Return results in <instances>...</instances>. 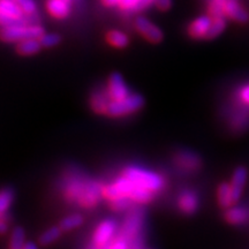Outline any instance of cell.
<instances>
[{"label": "cell", "instance_id": "cell-26", "mask_svg": "<svg viewBox=\"0 0 249 249\" xmlns=\"http://www.w3.org/2000/svg\"><path fill=\"white\" fill-rule=\"evenodd\" d=\"M14 201V191L4 188L0 191V213H6Z\"/></svg>", "mask_w": 249, "mask_h": 249}, {"label": "cell", "instance_id": "cell-29", "mask_svg": "<svg viewBox=\"0 0 249 249\" xmlns=\"http://www.w3.org/2000/svg\"><path fill=\"white\" fill-rule=\"evenodd\" d=\"M226 0H210L209 2V15L211 18H224L225 12H224V5Z\"/></svg>", "mask_w": 249, "mask_h": 249}, {"label": "cell", "instance_id": "cell-14", "mask_svg": "<svg viewBox=\"0 0 249 249\" xmlns=\"http://www.w3.org/2000/svg\"><path fill=\"white\" fill-rule=\"evenodd\" d=\"M71 0H48L46 9L51 17L55 18H65L71 14Z\"/></svg>", "mask_w": 249, "mask_h": 249}, {"label": "cell", "instance_id": "cell-35", "mask_svg": "<svg viewBox=\"0 0 249 249\" xmlns=\"http://www.w3.org/2000/svg\"><path fill=\"white\" fill-rule=\"evenodd\" d=\"M8 230V224L6 220L0 219V234H4V233L7 232Z\"/></svg>", "mask_w": 249, "mask_h": 249}, {"label": "cell", "instance_id": "cell-39", "mask_svg": "<svg viewBox=\"0 0 249 249\" xmlns=\"http://www.w3.org/2000/svg\"><path fill=\"white\" fill-rule=\"evenodd\" d=\"M88 249H102V248L98 247V246H96V245H92L91 247H89Z\"/></svg>", "mask_w": 249, "mask_h": 249}, {"label": "cell", "instance_id": "cell-12", "mask_svg": "<svg viewBox=\"0 0 249 249\" xmlns=\"http://www.w3.org/2000/svg\"><path fill=\"white\" fill-rule=\"evenodd\" d=\"M112 99L108 95L107 89L104 90H98V91H95L91 95V98H90V107L96 113L99 114H107V108L110 107Z\"/></svg>", "mask_w": 249, "mask_h": 249}, {"label": "cell", "instance_id": "cell-30", "mask_svg": "<svg viewBox=\"0 0 249 249\" xmlns=\"http://www.w3.org/2000/svg\"><path fill=\"white\" fill-rule=\"evenodd\" d=\"M226 220L231 224H240L242 222H245V219L247 218V214L244 210L241 209H231L229 210L225 214Z\"/></svg>", "mask_w": 249, "mask_h": 249}, {"label": "cell", "instance_id": "cell-22", "mask_svg": "<svg viewBox=\"0 0 249 249\" xmlns=\"http://www.w3.org/2000/svg\"><path fill=\"white\" fill-rule=\"evenodd\" d=\"M83 224V217L81 216L80 213H73L70 214V216L65 217L64 219L61 220L59 226L62 231H71V230L77 229Z\"/></svg>", "mask_w": 249, "mask_h": 249}, {"label": "cell", "instance_id": "cell-3", "mask_svg": "<svg viewBox=\"0 0 249 249\" xmlns=\"http://www.w3.org/2000/svg\"><path fill=\"white\" fill-rule=\"evenodd\" d=\"M45 31L37 24H11L0 29V39L6 43H18L27 38H40Z\"/></svg>", "mask_w": 249, "mask_h": 249}, {"label": "cell", "instance_id": "cell-34", "mask_svg": "<svg viewBox=\"0 0 249 249\" xmlns=\"http://www.w3.org/2000/svg\"><path fill=\"white\" fill-rule=\"evenodd\" d=\"M102 2L107 7H113V6H119L120 0H102Z\"/></svg>", "mask_w": 249, "mask_h": 249}, {"label": "cell", "instance_id": "cell-33", "mask_svg": "<svg viewBox=\"0 0 249 249\" xmlns=\"http://www.w3.org/2000/svg\"><path fill=\"white\" fill-rule=\"evenodd\" d=\"M155 5L160 11H167L172 6V0H155Z\"/></svg>", "mask_w": 249, "mask_h": 249}, {"label": "cell", "instance_id": "cell-13", "mask_svg": "<svg viewBox=\"0 0 249 249\" xmlns=\"http://www.w3.org/2000/svg\"><path fill=\"white\" fill-rule=\"evenodd\" d=\"M224 12H225V15L239 23H246L249 21V14L236 0H226L224 5Z\"/></svg>", "mask_w": 249, "mask_h": 249}, {"label": "cell", "instance_id": "cell-4", "mask_svg": "<svg viewBox=\"0 0 249 249\" xmlns=\"http://www.w3.org/2000/svg\"><path fill=\"white\" fill-rule=\"evenodd\" d=\"M144 220V213L140 209H133L127 214L120 231V238L127 241V244L133 242H143L141 231Z\"/></svg>", "mask_w": 249, "mask_h": 249}, {"label": "cell", "instance_id": "cell-17", "mask_svg": "<svg viewBox=\"0 0 249 249\" xmlns=\"http://www.w3.org/2000/svg\"><path fill=\"white\" fill-rule=\"evenodd\" d=\"M176 161L179 166L183 167V169H189L194 170L196 167H198L200 165V160L197 158V156L193 155L192 152L181 151L176 156Z\"/></svg>", "mask_w": 249, "mask_h": 249}, {"label": "cell", "instance_id": "cell-2", "mask_svg": "<svg viewBox=\"0 0 249 249\" xmlns=\"http://www.w3.org/2000/svg\"><path fill=\"white\" fill-rule=\"evenodd\" d=\"M124 176L136 182L138 185L144 187L149 191L157 193L161 191L165 186V180L160 174L152 171L141 169V167L129 166L124 171Z\"/></svg>", "mask_w": 249, "mask_h": 249}, {"label": "cell", "instance_id": "cell-10", "mask_svg": "<svg viewBox=\"0 0 249 249\" xmlns=\"http://www.w3.org/2000/svg\"><path fill=\"white\" fill-rule=\"evenodd\" d=\"M107 89L112 101H121L130 95L128 87L119 73H113L108 77Z\"/></svg>", "mask_w": 249, "mask_h": 249}, {"label": "cell", "instance_id": "cell-25", "mask_svg": "<svg viewBox=\"0 0 249 249\" xmlns=\"http://www.w3.org/2000/svg\"><path fill=\"white\" fill-rule=\"evenodd\" d=\"M226 28V21L224 18H213V23H211L210 29L208 31L207 37L205 38L213 39L216 38L217 36H219L220 34L225 30Z\"/></svg>", "mask_w": 249, "mask_h": 249}, {"label": "cell", "instance_id": "cell-18", "mask_svg": "<svg viewBox=\"0 0 249 249\" xmlns=\"http://www.w3.org/2000/svg\"><path fill=\"white\" fill-rule=\"evenodd\" d=\"M152 4H155V0H120L119 7L127 12H140Z\"/></svg>", "mask_w": 249, "mask_h": 249}, {"label": "cell", "instance_id": "cell-6", "mask_svg": "<svg viewBox=\"0 0 249 249\" xmlns=\"http://www.w3.org/2000/svg\"><path fill=\"white\" fill-rule=\"evenodd\" d=\"M103 187L98 181L85 178L80 193L76 197V203L83 208H93L103 197Z\"/></svg>", "mask_w": 249, "mask_h": 249}, {"label": "cell", "instance_id": "cell-37", "mask_svg": "<svg viewBox=\"0 0 249 249\" xmlns=\"http://www.w3.org/2000/svg\"><path fill=\"white\" fill-rule=\"evenodd\" d=\"M22 249H37V247L34 242H26V245H24Z\"/></svg>", "mask_w": 249, "mask_h": 249}, {"label": "cell", "instance_id": "cell-8", "mask_svg": "<svg viewBox=\"0 0 249 249\" xmlns=\"http://www.w3.org/2000/svg\"><path fill=\"white\" fill-rule=\"evenodd\" d=\"M117 232V223L113 219L103 220L99 225L96 227L93 232L92 240L93 245L98 246L102 249H105L112 242L114 234Z\"/></svg>", "mask_w": 249, "mask_h": 249}, {"label": "cell", "instance_id": "cell-40", "mask_svg": "<svg viewBox=\"0 0 249 249\" xmlns=\"http://www.w3.org/2000/svg\"><path fill=\"white\" fill-rule=\"evenodd\" d=\"M15 1H17V2H18V1H20V0H15Z\"/></svg>", "mask_w": 249, "mask_h": 249}, {"label": "cell", "instance_id": "cell-20", "mask_svg": "<svg viewBox=\"0 0 249 249\" xmlns=\"http://www.w3.org/2000/svg\"><path fill=\"white\" fill-rule=\"evenodd\" d=\"M197 198L193 193H183L179 197V208L185 213H193L197 209Z\"/></svg>", "mask_w": 249, "mask_h": 249}, {"label": "cell", "instance_id": "cell-16", "mask_svg": "<svg viewBox=\"0 0 249 249\" xmlns=\"http://www.w3.org/2000/svg\"><path fill=\"white\" fill-rule=\"evenodd\" d=\"M39 38H27L20 40L17 44V52L21 55H33L42 50Z\"/></svg>", "mask_w": 249, "mask_h": 249}, {"label": "cell", "instance_id": "cell-1", "mask_svg": "<svg viewBox=\"0 0 249 249\" xmlns=\"http://www.w3.org/2000/svg\"><path fill=\"white\" fill-rule=\"evenodd\" d=\"M103 196L108 201L114 200L120 196H128L135 203L144 204L154 200L155 193L123 176L114 182L104 186Z\"/></svg>", "mask_w": 249, "mask_h": 249}, {"label": "cell", "instance_id": "cell-9", "mask_svg": "<svg viewBox=\"0 0 249 249\" xmlns=\"http://www.w3.org/2000/svg\"><path fill=\"white\" fill-rule=\"evenodd\" d=\"M135 28L145 39L151 43H160L164 38V34L160 28L152 23L147 18L139 17L136 18Z\"/></svg>", "mask_w": 249, "mask_h": 249}, {"label": "cell", "instance_id": "cell-27", "mask_svg": "<svg viewBox=\"0 0 249 249\" xmlns=\"http://www.w3.org/2000/svg\"><path fill=\"white\" fill-rule=\"evenodd\" d=\"M110 202L111 208L116 211H126L128 209H132L134 203H135L128 196H120V197L114 198V200Z\"/></svg>", "mask_w": 249, "mask_h": 249}, {"label": "cell", "instance_id": "cell-32", "mask_svg": "<svg viewBox=\"0 0 249 249\" xmlns=\"http://www.w3.org/2000/svg\"><path fill=\"white\" fill-rule=\"evenodd\" d=\"M105 249H128V244L123 238H119L117 240L112 241Z\"/></svg>", "mask_w": 249, "mask_h": 249}, {"label": "cell", "instance_id": "cell-7", "mask_svg": "<svg viewBox=\"0 0 249 249\" xmlns=\"http://www.w3.org/2000/svg\"><path fill=\"white\" fill-rule=\"evenodd\" d=\"M24 12L15 0H0V26L17 24L23 18Z\"/></svg>", "mask_w": 249, "mask_h": 249}, {"label": "cell", "instance_id": "cell-5", "mask_svg": "<svg viewBox=\"0 0 249 249\" xmlns=\"http://www.w3.org/2000/svg\"><path fill=\"white\" fill-rule=\"evenodd\" d=\"M144 107V98L138 93H130L128 97L121 101H112L107 108V116L124 117L138 112Z\"/></svg>", "mask_w": 249, "mask_h": 249}, {"label": "cell", "instance_id": "cell-24", "mask_svg": "<svg viewBox=\"0 0 249 249\" xmlns=\"http://www.w3.org/2000/svg\"><path fill=\"white\" fill-rule=\"evenodd\" d=\"M26 245V233L22 227H15L11 234L9 247L11 249H22Z\"/></svg>", "mask_w": 249, "mask_h": 249}, {"label": "cell", "instance_id": "cell-28", "mask_svg": "<svg viewBox=\"0 0 249 249\" xmlns=\"http://www.w3.org/2000/svg\"><path fill=\"white\" fill-rule=\"evenodd\" d=\"M39 40L43 48L50 49V48H53V46H57L58 44H60L61 36L54 33H48V34L44 33L42 36H40Z\"/></svg>", "mask_w": 249, "mask_h": 249}, {"label": "cell", "instance_id": "cell-23", "mask_svg": "<svg viewBox=\"0 0 249 249\" xmlns=\"http://www.w3.org/2000/svg\"><path fill=\"white\" fill-rule=\"evenodd\" d=\"M62 230L60 229V226H53L50 227L49 230L43 233L42 235L39 236V244L43 246H49L51 244H53L60 238Z\"/></svg>", "mask_w": 249, "mask_h": 249}, {"label": "cell", "instance_id": "cell-31", "mask_svg": "<svg viewBox=\"0 0 249 249\" xmlns=\"http://www.w3.org/2000/svg\"><path fill=\"white\" fill-rule=\"evenodd\" d=\"M18 4L20 5L21 8H22L24 14L30 15V14L36 13L37 6H36V2L34 1V0H20Z\"/></svg>", "mask_w": 249, "mask_h": 249}, {"label": "cell", "instance_id": "cell-38", "mask_svg": "<svg viewBox=\"0 0 249 249\" xmlns=\"http://www.w3.org/2000/svg\"><path fill=\"white\" fill-rule=\"evenodd\" d=\"M0 219L6 220V222H7V220L9 219V217L6 214V213H0Z\"/></svg>", "mask_w": 249, "mask_h": 249}, {"label": "cell", "instance_id": "cell-11", "mask_svg": "<svg viewBox=\"0 0 249 249\" xmlns=\"http://www.w3.org/2000/svg\"><path fill=\"white\" fill-rule=\"evenodd\" d=\"M211 23H213L211 15H202V17L195 18L188 27L189 36L196 39L205 38L208 31L210 29Z\"/></svg>", "mask_w": 249, "mask_h": 249}, {"label": "cell", "instance_id": "cell-15", "mask_svg": "<svg viewBox=\"0 0 249 249\" xmlns=\"http://www.w3.org/2000/svg\"><path fill=\"white\" fill-rule=\"evenodd\" d=\"M246 179H247V170H246L244 166L236 167L234 173H233L232 183H231L232 196H233V201L234 202H236L239 198H240L242 189H244L245 183H246Z\"/></svg>", "mask_w": 249, "mask_h": 249}, {"label": "cell", "instance_id": "cell-19", "mask_svg": "<svg viewBox=\"0 0 249 249\" xmlns=\"http://www.w3.org/2000/svg\"><path fill=\"white\" fill-rule=\"evenodd\" d=\"M107 42L117 49H124L129 44V37L120 30H110L107 34Z\"/></svg>", "mask_w": 249, "mask_h": 249}, {"label": "cell", "instance_id": "cell-21", "mask_svg": "<svg viewBox=\"0 0 249 249\" xmlns=\"http://www.w3.org/2000/svg\"><path fill=\"white\" fill-rule=\"evenodd\" d=\"M218 202L222 208H229L231 207L232 203H234L231 185H229L227 182H223L218 188Z\"/></svg>", "mask_w": 249, "mask_h": 249}, {"label": "cell", "instance_id": "cell-36", "mask_svg": "<svg viewBox=\"0 0 249 249\" xmlns=\"http://www.w3.org/2000/svg\"><path fill=\"white\" fill-rule=\"evenodd\" d=\"M242 98L245 99V102L249 103V87L245 88L244 91H242Z\"/></svg>", "mask_w": 249, "mask_h": 249}]
</instances>
